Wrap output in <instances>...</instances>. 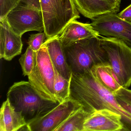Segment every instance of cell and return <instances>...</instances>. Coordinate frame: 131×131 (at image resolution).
I'll return each instance as SVG.
<instances>
[{"label": "cell", "mask_w": 131, "mask_h": 131, "mask_svg": "<svg viewBox=\"0 0 131 131\" xmlns=\"http://www.w3.org/2000/svg\"><path fill=\"white\" fill-rule=\"evenodd\" d=\"M30 131L24 116L17 112L8 99L3 103L0 112V131Z\"/></svg>", "instance_id": "13"}, {"label": "cell", "mask_w": 131, "mask_h": 131, "mask_svg": "<svg viewBox=\"0 0 131 131\" xmlns=\"http://www.w3.org/2000/svg\"><path fill=\"white\" fill-rule=\"evenodd\" d=\"M18 6L34 10L41 11L40 0H20Z\"/></svg>", "instance_id": "23"}, {"label": "cell", "mask_w": 131, "mask_h": 131, "mask_svg": "<svg viewBox=\"0 0 131 131\" xmlns=\"http://www.w3.org/2000/svg\"><path fill=\"white\" fill-rule=\"evenodd\" d=\"M20 0H0V21L6 19L7 15L18 6Z\"/></svg>", "instance_id": "21"}, {"label": "cell", "mask_w": 131, "mask_h": 131, "mask_svg": "<svg viewBox=\"0 0 131 131\" xmlns=\"http://www.w3.org/2000/svg\"><path fill=\"white\" fill-rule=\"evenodd\" d=\"M35 52L29 46L25 53L19 59L24 76H29L32 72L34 66Z\"/></svg>", "instance_id": "19"}, {"label": "cell", "mask_w": 131, "mask_h": 131, "mask_svg": "<svg viewBox=\"0 0 131 131\" xmlns=\"http://www.w3.org/2000/svg\"><path fill=\"white\" fill-rule=\"evenodd\" d=\"M90 113L82 106L72 113L55 131H83L85 120Z\"/></svg>", "instance_id": "17"}, {"label": "cell", "mask_w": 131, "mask_h": 131, "mask_svg": "<svg viewBox=\"0 0 131 131\" xmlns=\"http://www.w3.org/2000/svg\"><path fill=\"white\" fill-rule=\"evenodd\" d=\"M54 67L55 73L54 95L58 102L61 103L70 96L71 80L63 77L57 70L54 66Z\"/></svg>", "instance_id": "18"}, {"label": "cell", "mask_w": 131, "mask_h": 131, "mask_svg": "<svg viewBox=\"0 0 131 131\" xmlns=\"http://www.w3.org/2000/svg\"><path fill=\"white\" fill-rule=\"evenodd\" d=\"M81 106L77 101L70 97L45 115L28 123L30 131H55Z\"/></svg>", "instance_id": "7"}, {"label": "cell", "mask_w": 131, "mask_h": 131, "mask_svg": "<svg viewBox=\"0 0 131 131\" xmlns=\"http://www.w3.org/2000/svg\"><path fill=\"white\" fill-rule=\"evenodd\" d=\"M119 17L127 22L131 23V4L118 14Z\"/></svg>", "instance_id": "24"}, {"label": "cell", "mask_w": 131, "mask_h": 131, "mask_svg": "<svg viewBox=\"0 0 131 131\" xmlns=\"http://www.w3.org/2000/svg\"><path fill=\"white\" fill-rule=\"evenodd\" d=\"M47 39L45 32L38 33L30 35L28 39V44L34 52H36L40 49Z\"/></svg>", "instance_id": "22"}, {"label": "cell", "mask_w": 131, "mask_h": 131, "mask_svg": "<svg viewBox=\"0 0 131 131\" xmlns=\"http://www.w3.org/2000/svg\"><path fill=\"white\" fill-rule=\"evenodd\" d=\"M113 5L115 6L119 10L120 8V4L121 3L122 0H109Z\"/></svg>", "instance_id": "25"}, {"label": "cell", "mask_w": 131, "mask_h": 131, "mask_svg": "<svg viewBox=\"0 0 131 131\" xmlns=\"http://www.w3.org/2000/svg\"><path fill=\"white\" fill-rule=\"evenodd\" d=\"M70 97L91 113L106 109L120 114L123 131H131V114L119 104L115 94L99 82L91 70L83 73H72Z\"/></svg>", "instance_id": "1"}, {"label": "cell", "mask_w": 131, "mask_h": 131, "mask_svg": "<svg viewBox=\"0 0 131 131\" xmlns=\"http://www.w3.org/2000/svg\"><path fill=\"white\" fill-rule=\"evenodd\" d=\"M40 2L47 39L59 36L70 23L80 18L73 0H40Z\"/></svg>", "instance_id": "4"}, {"label": "cell", "mask_w": 131, "mask_h": 131, "mask_svg": "<svg viewBox=\"0 0 131 131\" xmlns=\"http://www.w3.org/2000/svg\"><path fill=\"white\" fill-rule=\"evenodd\" d=\"M79 12L91 20L105 14L119 10L109 0H73Z\"/></svg>", "instance_id": "15"}, {"label": "cell", "mask_w": 131, "mask_h": 131, "mask_svg": "<svg viewBox=\"0 0 131 131\" xmlns=\"http://www.w3.org/2000/svg\"><path fill=\"white\" fill-rule=\"evenodd\" d=\"M101 36L122 40L131 47V23L119 17L116 13H109L92 20L90 23Z\"/></svg>", "instance_id": "8"}, {"label": "cell", "mask_w": 131, "mask_h": 131, "mask_svg": "<svg viewBox=\"0 0 131 131\" xmlns=\"http://www.w3.org/2000/svg\"><path fill=\"white\" fill-rule=\"evenodd\" d=\"M55 74L47 48L42 46L35 52L34 67L28 76L29 81L43 97L58 102L54 95Z\"/></svg>", "instance_id": "6"}, {"label": "cell", "mask_w": 131, "mask_h": 131, "mask_svg": "<svg viewBox=\"0 0 131 131\" xmlns=\"http://www.w3.org/2000/svg\"><path fill=\"white\" fill-rule=\"evenodd\" d=\"M114 94L119 104L131 114V93L129 89L122 87Z\"/></svg>", "instance_id": "20"}, {"label": "cell", "mask_w": 131, "mask_h": 131, "mask_svg": "<svg viewBox=\"0 0 131 131\" xmlns=\"http://www.w3.org/2000/svg\"><path fill=\"white\" fill-rule=\"evenodd\" d=\"M7 99L15 110L22 113L27 124L59 103L43 97L29 81L14 83L7 92Z\"/></svg>", "instance_id": "2"}, {"label": "cell", "mask_w": 131, "mask_h": 131, "mask_svg": "<svg viewBox=\"0 0 131 131\" xmlns=\"http://www.w3.org/2000/svg\"><path fill=\"white\" fill-rule=\"evenodd\" d=\"M123 129L121 115L103 109L90 114L83 124V131H123Z\"/></svg>", "instance_id": "10"}, {"label": "cell", "mask_w": 131, "mask_h": 131, "mask_svg": "<svg viewBox=\"0 0 131 131\" xmlns=\"http://www.w3.org/2000/svg\"><path fill=\"white\" fill-rule=\"evenodd\" d=\"M100 42L122 86L131 85V47L120 39L101 36Z\"/></svg>", "instance_id": "5"}, {"label": "cell", "mask_w": 131, "mask_h": 131, "mask_svg": "<svg viewBox=\"0 0 131 131\" xmlns=\"http://www.w3.org/2000/svg\"><path fill=\"white\" fill-rule=\"evenodd\" d=\"M64 49L72 73H83L91 70L95 65L108 63L100 45V37L80 40Z\"/></svg>", "instance_id": "3"}, {"label": "cell", "mask_w": 131, "mask_h": 131, "mask_svg": "<svg viewBox=\"0 0 131 131\" xmlns=\"http://www.w3.org/2000/svg\"><path fill=\"white\" fill-rule=\"evenodd\" d=\"M91 70L99 82L114 94L122 87L108 63L95 65Z\"/></svg>", "instance_id": "16"}, {"label": "cell", "mask_w": 131, "mask_h": 131, "mask_svg": "<svg viewBox=\"0 0 131 131\" xmlns=\"http://www.w3.org/2000/svg\"><path fill=\"white\" fill-rule=\"evenodd\" d=\"M7 22L14 32L22 36L32 31H44L42 11L17 6L7 15Z\"/></svg>", "instance_id": "9"}, {"label": "cell", "mask_w": 131, "mask_h": 131, "mask_svg": "<svg viewBox=\"0 0 131 131\" xmlns=\"http://www.w3.org/2000/svg\"><path fill=\"white\" fill-rule=\"evenodd\" d=\"M101 36L90 24L83 23L75 20L67 26L58 37L63 47H66L80 40Z\"/></svg>", "instance_id": "12"}, {"label": "cell", "mask_w": 131, "mask_h": 131, "mask_svg": "<svg viewBox=\"0 0 131 131\" xmlns=\"http://www.w3.org/2000/svg\"><path fill=\"white\" fill-rule=\"evenodd\" d=\"M129 92H130L131 93V90L129 89Z\"/></svg>", "instance_id": "26"}, {"label": "cell", "mask_w": 131, "mask_h": 131, "mask_svg": "<svg viewBox=\"0 0 131 131\" xmlns=\"http://www.w3.org/2000/svg\"><path fill=\"white\" fill-rule=\"evenodd\" d=\"M42 46L46 47L55 68L63 77L71 80L72 72L70 67L64 47L58 37L47 39Z\"/></svg>", "instance_id": "14"}, {"label": "cell", "mask_w": 131, "mask_h": 131, "mask_svg": "<svg viewBox=\"0 0 131 131\" xmlns=\"http://www.w3.org/2000/svg\"><path fill=\"white\" fill-rule=\"evenodd\" d=\"M22 36L14 32L6 19L0 21V58L10 61L22 52Z\"/></svg>", "instance_id": "11"}]
</instances>
